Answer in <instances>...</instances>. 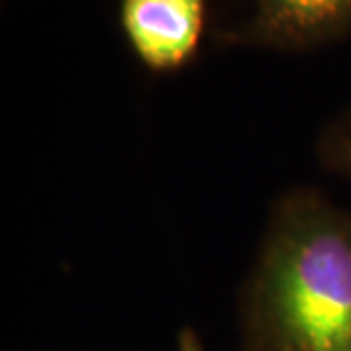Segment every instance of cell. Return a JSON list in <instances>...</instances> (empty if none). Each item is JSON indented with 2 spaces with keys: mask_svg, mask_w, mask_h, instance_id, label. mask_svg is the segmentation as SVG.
<instances>
[{
  "mask_svg": "<svg viewBox=\"0 0 351 351\" xmlns=\"http://www.w3.org/2000/svg\"><path fill=\"white\" fill-rule=\"evenodd\" d=\"M119 18L141 63L154 73H168L195 55L205 0H121Z\"/></svg>",
  "mask_w": 351,
  "mask_h": 351,
  "instance_id": "3957f363",
  "label": "cell"
},
{
  "mask_svg": "<svg viewBox=\"0 0 351 351\" xmlns=\"http://www.w3.org/2000/svg\"><path fill=\"white\" fill-rule=\"evenodd\" d=\"M316 152L328 172L351 184V106L324 125L316 143Z\"/></svg>",
  "mask_w": 351,
  "mask_h": 351,
  "instance_id": "277c9868",
  "label": "cell"
},
{
  "mask_svg": "<svg viewBox=\"0 0 351 351\" xmlns=\"http://www.w3.org/2000/svg\"><path fill=\"white\" fill-rule=\"evenodd\" d=\"M254 12L230 41L306 51L351 36V0H252Z\"/></svg>",
  "mask_w": 351,
  "mask_h": 351,
  "instance_id": "7a4b0ae2",
  "label": "cell"
},
{
  "mask_svg": "<svg viewBox=\"0 0 351 351\" xmlns=\"http://www.w3.org/2000/svg\"><path fill=\"white\" fill-rule=\"evenodd\" d=\"M239 314V351H351V211L313 188L285 191Z\"/></svg>",
  "mask_w": 351,
  "mask_h": 351,
  "instance_id": "6da1fadb",
  "label": "cell"
},
{
  "mask_svg": "<svg viewBox=\"0 0 351 351\" xmlns=\"http://www.w3.org/2000/svg\"><path fill=\"white\" fill-rule=\"evenodd\" d=\"M178 351H209L205 348V343H203V339L201 336L193 330V328H182L180 332H178Z\"/></svg>",
  "mask_w": 351,
  "mask_h": 351,
  "instance_id": "5b68a950",
  "label": "cell"
}]
</instances>
